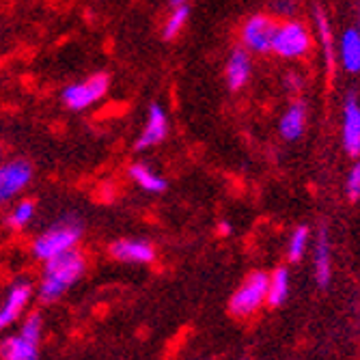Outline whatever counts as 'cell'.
I'll use <instances>...</instances> for the list:
<instances>
[{
	"label": "cell",
	"instance_id": "1",
	"mask_svg": "<svg viewBox=\"0 0 360 360\" xmlns=\"http://www.w3.org/2000/svg\"><path fill=\"white\" fill-rule=\"evenodd\" d=\"M84 270H86V259L78 248L46 261L44 276L39 283V298L44 302L58 300L65 291L80 281Z\"/></svg>",
	"mask_w": 360,
	"mask_h": 360
},
{
	"label": "cell",
	"instance_id": "2",
	"mask_svg": "<svg viewBox=\"0 0 360 360\" xmlns=\"http://www.w3.org/2000/svg\"><path fill=\"white\" fill-rule=\"evenodd\" d=\"M84 236V224L78 216L65 214L58 220H54L50 226H46L39 236H35L30 244V252L35 259H41L44 264L63 252H70L78 246V242Z\"/></svg>",
	"mask_w": 360,
	"mask_h": 360
},
{
	"label": "cell",
	"instance_id": "3",
	"mask_svg": "<svg viewBox=\"0 0 360 360\" xmlns=\"http://www.w3.org/2000/svg\"><path fill=\"white\" fill-rule=\"evenodd\" d=\"M110 91V76L106 72H95L82 80L68 84L60 93L63 106L72 112H84L100 104Z\"/></svg>",
	"mask_w": 360,
	"mask_h": 360
},
{
	"label": "cell",
	"instance_id": "4",
	"mask_svg": "<svg viewBox=\"0 0 360 360\" xmlns=\"http://www.w3.org/2000/svg\"><path fill=\"white\" fill-rule=\"evenodd\" d=\"M41 315L32 313L24 319L20 333L5 339L0 345V358L3 360H39V343H41Z\"/></svg>",
	"mask_w": 360,
	"mask_h": 360
},
{
	"label": "cell",
	"instance_id": "5",
	"mask_svg": "<svg viewBox=\"0 0 360 360\" xmlns=\"http://www.w3.org/2000/svg\"><path fill=\"white\" fill-rule=\"evenodd\" d=\"M268 276L266 272H250L229 300V311L236 317H252L268 304Z\"/></svg>",
	"mask_w": 360,
	"mask_h": 360
},
{
	"label": "cell",
	"instance_id": "6",
	"mask_svg": "<svg viewBox=\"0 0 360 360\" xmlns=\"http://www.w3.org/2000/svg\"><path fill=\"white\" fill-rule=\"evenodd\" d=\"M32 177H35V169L24 158L0 162V207L15 201L32 184Z\"/></svg>",
	"mask_w": 360,
	"mask_h": 360
},
{
	"label": "cell",
	"instance_id": "7",
	"mask_svg": "<svg viewBox=\"0 0 360 360\" xmlns=\"http://www.w3.org/2000/svg\"><path fill=\"white\" fill-rule=\"evenodd\" d=\"M311 46H313V39H311L309 28L298 20H289L285 24H278L272 52L283 58H300L311 50Z\"/></svg>",
	"mask_w": 360,
	"mask_h": 360
},
{
	"label": "cell",
	"instance_id": "8",
	"mask_svg": "<svg viewBox=\"0 0 360 360\" xmlns=\"http://www.w3.org/2000/svg\"><path fill=\"white\" fill-rule=\"evenodd\" d=\"M278 30V22L268 13H257L248 18L242 26V44L246 50L257 54L272 52V44Z\"/></svg>",
	"mask_w": 360,
	"mask_h": 360
},
{
	"label": "cell",
	"instance_id": "9",
	"mask_svg": "<svg viewBox=\"0 0 360 360\" xmlns=\"http://www.w3.org/2000/svg\"><path fill=\"white\" fill-rule=\"evenodd\" d=\"M169 129H171V125H169L167 110L162 108V104L153 102L149 106V110H147V121H145L141 136L134 143V149L136 151H147V149H153V147L162 145L169 136Z\"/></svg>",
	"mask_w": 360,
	"mask_h": 360
},
{
	"label": "cell",
	"instance_id": "10",
	"mask_svg": "<svg viewBox=\"0 0 360 360\" xmlns=\"http://www.w3.org/2000/svg\"><path fill=\"white\" fill-rule=\"evenodd\" d=\"M110 255L115 261H119V264L147 266L155 259V248L147 240L125 238V240H117L110 244Z\"/></svg>",
	"mask_w": 360,
	"mask_h": 360
},
{
	"label": "cell",
	"instance_id": "11",
	"mask_svg": "<svg viewBox=\"0 0 360 360\" xmlns=\"http://www.w3.org/2000/svg\"><path fill=\"white\" fill-rule=\"evenodd\" d=\"M30 296H32V287L28 281H18L11 285L3 304H0V330L9 328V326H13L22 317Z\"/></svg>",
	"mask_w": 360,
	"mask_h": 360
},
{
	"label": "cell",
	"instance_id": "12",
	"mask_svg": "<svg viewBox=\"0 0 360 360\" xmlns=\"http://www.w3.org/2000/svg\"><path fill=\"white\" fill-rule=\"evenodd\" d=\"M343 149L347 155H360V104L354 95L343 104Z\"/></svg>",
	"mask_w": 360,
	"mask_h": 360
},
{
	"label": "cell",
	"instance_id": "13",
	"mask_svg": "<svg viewBox=\"0 0 360 360\" xmlns=\"http://www.w3.org/2000/svg\"><path fill=\"white\" fill-rule=\"evenodd\" d=\"M250 72H252V63L248 52L244 48H236L226 58V68H224L226 86L231 91H242L250 80Z\"/></svg>",
	"mask_w": 360,
	"mask_h": 360
},
{
	"label": "cell",
	"instance_id": "14",
	"mask_svg": "<svg viewBox=\"0 0 360 360\" xmlns=\"http://www.w3.org/2000/svg\"><path fill=\"white\" fill-rule=\"evenodd\" d=\"M315 281L319 287H328L330 285V276H333V250H330V240H328V231L321 226L317 233V242H315Z\"/></svg>",
	"mask_w": 360,
	"mask_h": 360
},
{
	"label": "cell",
	"instance_id": "15",
	"mask_svg": "<svg viewBox=\"0 0 360 360\" xmlns=\"http://www.w3.org/2000/svg\"><path fill=\"white\" fill-rule=\"evenodd\" d=\"M304 127H307V104L298 100L281 117L278 129L285 141H298L304 132Z\"/></svg>",
	"mask_w": 360,
	"mask_h": 360
},
{
	"label": "cell",
	"instance_id": "16",
	"mask_svg": "<svg viewBox=\"0 0 360 360\" xmlns=\"http://www.w3.org/2000/svg\"><path fill=\"white\" fill-rule=\"evenodd\" d=\"M127 175L141 190H145L149 194H162L169 186L167 179L162 177L155 169L145 165V162H134V165L127 169Z\"/></svg>",
	"mask_w": 360,
	"mask_h": 360
},
{
	"label": "cell",
	"instance_id": "17",
	"mask_svg": "<svg viewBox=\"0 0 360 360\" xmlns=\"http://www.w3.org/2000/svg\"><path fill=\"white\" fill-rule=\"evenodd\" d=\"M339 54H341L343 68L349 74H358L360 72V30L349 28V30L343 32Z\"/></svg>",
	"mask_w": 360,
	"mask_h": 360
},
{
	"label": "cell",
	"instance_id": "18",
	"mask_svg": "<svg viewBox=\"0 0 360 360\" xmlns=\"http://www.w3.org/2000/svg\"><path fill=\"white\" fill-rule=\"evenodd\" d=\"M315 26H317V35L323 48V56H326V68L328 72H333L335 68V46H333V28L328 22V15L323 13V9H315Z\"/></svg>",
	"mask_w": 360,
	"mask_h": 360
},
{
	"label": "cell",
	"instance_id": "19",
	"mask_svg": "<svg viewBox=\"0 0 360 360\" xmlns=\"http://www.w3.org/2000/svg\"><path fill=\"white\" fill-rule=\"evenodd\" d=\"M289 296V272L287 268H276L268 276V304L281 307Z\"/></svg>",
	"mask_w": 360,
	"mask_h": 360
},
{
	"label": "cell",
	"instance_id": "20",
	"mask_svg": "<svg viewBox=\"0 0 360 360\" xmlns=\"http://www.w3.org/2000/svg\"><path fill=\"white\" fill-rule=\"evenodd\" d=\"M188 18H190V7L188 5H175L173 11H171V15L165 22V26H162V37H165L167 41L175 39L179 32L186 28Z\"/></svg>",
	"mask_w": 360,
	"mask_h": 360
},
{
	"label": "cell",
	"instance_id": "21",
	"mask_svg": "<svg viewBox=\"0 0 360 360\" xmlns=\"http://www.w3.org/2000/svg\"><path fill=\"white\" fill-rule=\"evenodd\" d=\"M35 212H37V205L35 201H30V199H22L13 205V210L9 212L7 216V224L11 229H24L30 224V220L35 218Z\"/></svg>",
	"mask_w": 360,
	"mask_h": 360
},
{
	"label": "cell",
	"instance_id": "22",
	"mask_svg": "<svg viewBox=\"0 0 360 360\" xmlns=\"http://www.w3.org/2000/svg\"><path fill=\"white\" fill-rule=\"evenodd\" d=\"M307 246H309V229L307 226L293 229V233L289 236V244H287V259L300 261L307 252Z\"/></svg>",
	"mask_w": 360,
	"mask_h": 360
},
{
	"label": "cell",
	"instance_id": "23",
	"mask_svg": "<svg viewBox=\"0 0 360 360\" xmlns=\"http://www.w3.org/2000/svg\"><path fill=\"white\" fill-rule=\"evenodd\" d=\"M345 192L352 201H356L360 196V162H356L354 169L347 175V184H345Z\"/></svg>",
	"mask_w": 360,
	"mask_h": 360
},
{
	"label": "cell",
	"instance_id": "24",
	"mask_svg": "<svg viewBox=\"0 0 360 360\" xmlns=\"http://www.w3.org/2000/svg\"><path fill=\"white\" fill-rule=\"evenodd\" d=\"M220 233H224V236H229V233H231V222L222 220V222H220Z\"/></svg>",
	"mask_w": 360,
	"mask_h": 360
},
{
	"label": "cell",
	"instance_id": "25",
	"mask_svg": "<svg viewBox=\"0 0 360 360\" xmlns=\"http://www.w3.org/2000/svg\"><path fill=\"white\" fill-rule=\"evenodd\" d=\"M171 3H173V7H175V5H186L188 0H171Z\"/></svg>",
	"mask_w": 360,
	"mask_h": 360
},
{
	"label": "cell",
	"instance_id": "26",
	"mask_svg": "<svg viewBox=\"0 0 360 360\" xmlns=\"http://www.w3.org/2000/svg\"><path fill=\"white\" fill-rule=\"evenodd\" d=\"M3 153H5V149H3V143H0V162H3Z\"/></svg>",
	"mask_w": 360,
	"mask_h": 360
}]
</instances>
